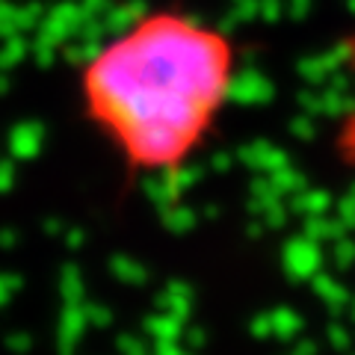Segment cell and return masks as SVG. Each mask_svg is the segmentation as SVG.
I'll return each instance as SVG.
<instances>
[{"label":"cell","mask_w":355,"mask_h":355,"mask_svg":"<svg viewBox=\"0 0 355 355\" xmlns=\"http://www.w3.org/2000/svg\"><path fill=\"white\" fill-rule=\"evenodd\" d=\"M237 80L240 44L225 27L160 6L83 60L77 101L130 178L175 181L210 146Z\"/></svg>","instance_id":"cell-1"},{"label":"cell","mask_w":355,"mask_h":355,"mask_svg":"<svg viewBox=\"0 0 355 355\" xmlns=\"http://www.w3.org/2000/svg\"><path fill=\"white\" fill-rule=\"evenodd\" d=\"M338 48H340L343 71H347V77L352 80V101L338 116L335 133H331V154H335V160L343 169L355 175V30H349L347 36L340 39Z\"/></svg>","instance_id":"cell-2"}]
</instances>
